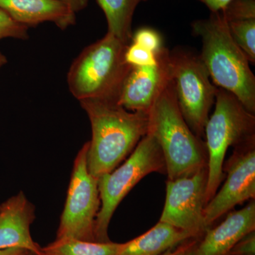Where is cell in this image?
Here are the masks:
<instances>
[{"instance_id":"d6986e66","label":"cell","mask_w":255,"mask_h":255,"mask_svg":"<svg viewBox=\"0 0 255 255\" xmlns=\"http://www.w3.org/2000/svg\"><path fill=\"white\" fill-rule=\"evenodd\" d=\"M227 22L255 18V0H232L221 11Z\"/></svg>"},{"instance_id":"277c9868","label":"cell","mask_w":255,"mask_h":255,"mask_svg":"<svg viewBox=\"0 0 255 255\" xmlns=\"http://www.w3.org/2000/svg\"><path fill=\"white\" fill-rule=\"evenodd\" d=\"M128 45L107 32L103 38L84 48L69 69L67 81L72 95L79 102H118L132 68L125 60Z\"/></svg>"},{"instance_id":"7402d4cb","label":"cell","mask_w":255,"mask_h":255,"mask_svg":"<svg viewBox=\"0 0 255 255\" xmlns=\"http://www.w3.org/2000/svg\"><path fill=\"white\" fill-rule=\"evenodd\" d=\"M132 43L153 52L157 53L163 47L162 38L157 31L149 28H142L132 36Z\"/></svg>"},{"instance_id":"2e32d148","label":"cell","mask_w":255,"mask_h":255,"mask_svg":"<svg viewBox=\"0 0 255 255\" xmlns=\"http://www.w3.org/2000/svg\"><path fill=\"white\" fill-rule=\"evenodd\" d=\"M105 13L108 32L128 44L132 39V22L137 6L145 0H96Z\"/></svg>"},{"instance_id":"8992f818","label":"cell","mask_w":255,"mask_h":255,"mask_svg":"<svg viewBox=\"0 0 255 255\" xmlns=\"http://www.w3.org/2000/svg\"><path fill=\"white\" fill-rule=\"evenodd\" d=\"M152 172L166 174V164L158 142L147 132L123 164L97 179L101 207L95 222L96 241H111L108 229L114 211L132 188Z\"/></svg>"},{"instance_id":"7c38bea8","label":"cell","mask_w":255,"mask_h":255,"mask_svg":"<svg viewBox=\"0 0 255 255\" xmlns=\"http://www.w3.org/2000/svg\"><path fill=\"white\" fill-rule=\"evenodd\" d=\"M36 218L35 206L22 191L0 205V250L20 248L42 255L41 248L33 241L30 226Z\"/></svg>"},{"instance_id":"6da1fadb","label":"cell","mask_w":255,"mask_h":255,"mask_svg":"<svg viewBox=\"0 0 255 255\" xmlns=\"http://www.w3.org/2000/svg\"><path fill=\"white\" fill-rule=\"evenodd\" d=\"M80 105L92 127L87 167L98 179L117 168L148 131V114L130 112L113 101L85 100Z\"/></svg>"},{"instance_id":"52a82bcc","label":"cell","mask_w":255,"mask_h":255,"mask_svg":"<svg viewBox=\"0 0 255 255\" xmlns=\"http://www.w3.org/2000/svg\"><path fill=\"white\" fill-rule=\"evenodd\" d=\"M170 69L183 117L196 136L204 140L218 87L211 81L200 57L190 52L170 53Z\"/></svg>"},{"instance_id":"3957f363","label":"cell","mask_w":255,"mask_h":255,"mask_svg":"<svg viewBox=\"0 0 255 255\" xmlns=\"http://www.w3.org/2000/svg\"><path fill=\"white\" fill-rule=\"evenodd\" d=\"M147 132L162 149L167 180L191 176L208 168L206 142L196 136L184 120L172 80L148 112Z\"/></svg>"},{"instance_id":"5bb4252c","label":"cell","mask_w":255,"mask_h":255,"mask_svg":"<svg viewBox=\"0 0 255 255\" xmlns=\"http://www.w3.org/2000/svg\"><path fill=\"white\" fill-rule=\"evenodd\" d=\"M0 9L26 27L44 22L62 30L76 23V14L61 0H0Z\"/></svg>"},{"instance_id":"5b68a950","label":"cell","mask_w":255,"mask_h":255,"mask_svg":"<svg viewBox=\"0 0 255 255\" xmlns=\"http://www.w3.org/2000/svg\"><path fill=\"white\" fill-rule=\"evenodd\" d=\"M208 152V182L206 205L223 182L228 147H236L255 137V116L231 92L217 88L214 113L204 130Z\"/></svg>"},{"instance_id":"d4e9b609","label":"cell","mask_w":255,"mask_h":255,"mask_svg":"<svg viewBox=\"0 0 255 255\" xmlns=\"http://www.w3.org/2000/svg\"><path fill=\"white\" fill-rule=\"evenodd\" d=\"M211 12H219L224 9L232 0H200Z\"/></svg>"},{"instance_id":"44dd1931","label":"cell","mask_w":255,"mask_h":255,"mask_svg":"<svg viewBox=\"0 0 255 255\" xmlns=\"http://www.w3.org/2000/svg\"><path fill=\"white\" fill-rule=\"evenodd\" d=\"M28 28L20 24L0 9V41L4 38L26 40L28 38Z\"/></svg>"},{"instance_id":"30bf717a","label":"cell","mask_w":255,"mask_h":255,"mask_svg":"<svg viewBox=\"0 0 255 255\" xmlns=\"http://www.w3.org/2000/svg\"><path fill=\"white\" fill-rule=\"evenodd\" d=\"M208 168L191 176L166 182V199L159 221L201 237L206 232L204 209Z\"/></svg>"},{"instance_id":"f1b7e54d","label":"cell","mask_w":255,"mask_h":255,"mask_svg":"<svg viewBox=\"0 0 255 255\" xmlns=\"http://www.w3.org/2000/svg\"><path fill=\"white\" fill-rule=\"evenodd\" d=\"M28 255H34V254H33V253H30L29 254H28Z\"/></svg>"},{"instance_id":"4316f807","label":"cell","mask_w":255,"mask_h":255,"mask_svg":"<svg viewBox=\"0 0 255 255\" xmlns=\"http://www.w3.org/2000/svg\"><path fill=\"white\" fill-rule=\"evenodd\" d=\"M30 252L20 248L0 250V255H28Z\"/></svg>"},{"instance_id":"4fadbf2b","label":"cell","mask_w":255,"mask_h":255,"mask_svg":"<svg viewBox=\"0 0 255 255\" xmlns=\"http://www.w3.org/2000/svg\"><path fill=\"white\" fill-rule=\"evenodd\" d=\"M255 231V201L238 211L228 213L217 226L208 228L191 255H230L240 240Z\"/></svg>"},{"instance_id":"ba28073f","label":"cell","mask_w":255,"mask_h":255,"mask_svg":"<svg viewBox=\"0 0 255 255\" xmlns=\"http://www.w3.org/2000/svg\"><path fill=\"white\" fill-rule=\"evenodd\" d=\"M89 145L90 142H85L75 157L56 239L97 242L95 222L101 199L98 181L87 167Z\"/></svg>"},{"instance_id":"484cf974","label":"cell","mask_w":255,"mask_h":255,"mask_svg":"<svg viewBox=\"0 0 255 255\" xmlns=\"http://www.w3.org/2000/svg\"><path fill=\"white\" fill-rule=\"evenodd\" d=\"M68 5L75 14L82 11L88 6L90 0H61Z\"/></svg>"},{"instance_id":"ffe728a7","label":"cell","mask_w":255,"mask_h":255,"mask_svg":"<svg viewBox=\"0 0 255 255\" xmlns=\"http://www.w3.org/2000/svg\"><path fill=\"white\" fill-rule=\"evenodd\" d=\"M125 60L130 66L134 68L152 66L157 63V53L132 43L128 45L125 52Z\"/></svg>"},{"instance_id":"83f0119b","label":"cell","mask_w":255,"mask_h":255,"mask_svg":"<svg viewBox=\"0 0 255 255\" xmlns=\"http://www.w3.org/2000/svg\"><path fill=\"white\" fill-rule=\"evenodd\" d=\"M6 63H7V58L0 52V69L2 68Z\"/></svg>"},{"instance_id":"603a6c76","label":"cell","mask_w":255,"mask_h":255,"mask_svg":"<svg viewBox=\"0 0 255 255\" xmlns=\"http://www.w3.org/2000/svg\"><path fill=\"white\" fill-rule=\"evenodd\" d=\"M230 255H255V231L240 240L231 250Z\"/></svg>"},{"instance_id":"9c48e42d","label":"cell","mask_w":255,"mask_h":255,"mask_svg":"<svg viewBox=\"0 0 255 255\" xmlns=\"http://www.w3.org/2000/svg\"><path fill=\"white\" fill-rule=\"evenodd\" d=\"M233 148L232 155L223 163V171L227 174L224 184L204 207L207 229L236 206L255 198V137Z\"/></svg>"},{"instance_id":"7a4b0ae2","label":"cell","mask_w":255,"mask_h":255,"mask_svg":"<svg viewBox=\"0 0 255 255\" xmlns=\"http://www.w3.org/2000/svg\"><path fill=\"white\" fill-rule=\"evenodd\" d=\"M200 36V58L215 86L236 96L247 110L255 114V77L246 55L230 33L222 12H211L207 19L192 23Z\"/></svg>"},{"instance_id":"ac0fdd59","label":"cell","mask_w":255,"mask_h":255,"mask_svg":"<svg viewBox=\"0 0 255 255\" xmlns=\"http://www.w3.org/2000/svg\"><path fill=\"white\" fill-rule=\"evenodd\" d=\"M233 39L246 55L250 63H255V18L228 22Z\"/></svg>"},{"instance_id":"8fae6325","label":"cell","mask_w":255,"mask_h":255,"mask_svg":"<svg viewBox=\"0 0 255 255\" xmlns=\"http://www.w3.org/2000/svg\"><path fill=\"white\" fill-rule=\"evenodd\" d=\"M155 65L132 67L124 82L118 104L130 112L148 114L167 84L172 80L170 52L162 47Z\"/></svg>"},{"instance_id":"e0dca14e","label":"cell","mask_w":255,"mask_h":255,"mask_svg":"<svg viewBox=\"0 0 255 255\" xmlns=\"http://www.w3.org/2000/svg\"><path fill=\"white\" fill-rule=\"evenodd\" d=\"M119 245L65 238L55 239L41 251L42 255H116Z\"/></svg>"},{"instance_id":"cb8c5ba5","label":"cell","mask_w":255,"mask_h":255,"mask_svg":"<svg viewBox=\"0 0 255 255\" xmlns=\"http://www.w3.org/2000/svg\"><path fill=\"white\" fill-rule=\"evenodd\" d=\"M201 237L191 238L182 242L161 255H191Z\"/></svg>"},{"instance_id":"9a60e30c","label":"cell","mask_w":255,"mask_h":255,"mask_svg":"<svg viewBox=\"0 0 255 255\" xmlns=\"http://www.w3.org/2000/svg\"><path fill=\"white\" fill-rule=\"evenodd\" d=\"M196 238L190 233L159 221L141 236L119 243L116 255H161L186 240Z\"/></svg>"}]
</instances>
